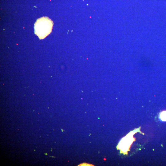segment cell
<instances>
[{
  "instance_id": "6da1fadb",
  "label": "cell",
  "mask_w": 166,
  "mask_h": 166,
  "mask_svg": "<svg viewBox=\"0 0 166 166\" xmlns=\"http://www.w3.org/2000/svg\"><path fill=\"white\" fill-rule=\"evenodd\" d=\"M53 21L46 17L38 19L34 25V32L40 39L44 38L51 32Z\"/></svg>"
},
{
  "instance_id": "7a4b0ae2",
  "label": "cell",
  "mask_w": 166,
  "mask_h": 166,
  "mask_svg": "<svg viewBox=\"0 0 166 166\" xmlns=\"http://www.w3.org/2000/svg\"><path fill=\"white\" fill-rule=\"evenodd\" d=\"M133 137L131 136H127L121 140L119 144V148L124 152H127L133 141Z\"/></svg>"
},
{
  "instance_id": "3957f363",
  "label": "cell",
  "mask_w": 166,
  "mask_h": 166,
  "mask_svg": "<svg viewBox=\"0 0 166 166\" xmlns=\"http://www.w3.org/2000/svg\"><path fill=\"white\" fill-rule=\"evenodd\" d=\"M160 117L162 121H166V111H164L160 113Z\"/></svg>"
},
{
  "instance_id": "277c9868",
  "label": "cell",
  "mask_w": 166,
  "mask_h": 166,
  "mask_svg": "<svg viewBox=\"0 0 166 166\" xmlns=\"http://www.w3.org/2000/svg\"><path fill=\"white\" fill-rule=\"evenodd\" d=\"M45 154L46 155H48V154L47 153H45Z\"/></svg>"
}]
</instances>
